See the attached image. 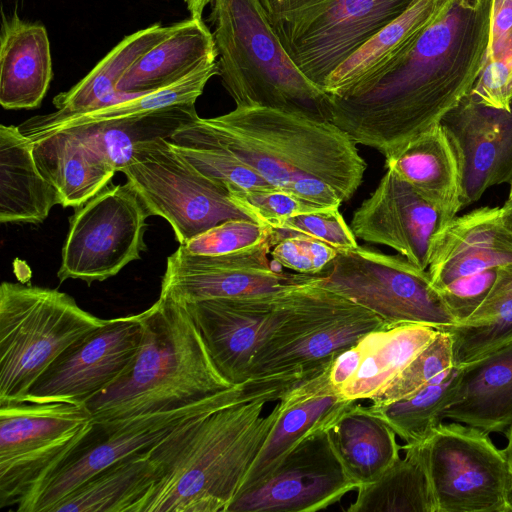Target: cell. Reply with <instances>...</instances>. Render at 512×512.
I'll list each match as a JSON object with an SVG mask.
<instances>
[{
	"mask_svg": "<svg viewBox=\"0 0 512 512\" xmlns=\"http://www.w3.org/2000/svg\"><path fill=\"white\" fill-rule=\"evenodd\" d=\"M490 13L491 0H453L393 61L329 95L330 121L384 157L440 124L480 75Z\"/></svg>",
	"mask_w": 512,
	"mask_h": 512,
	"instance_id": "cell-1",
	"label": "cell"
},
{
	"mask_svg": "<svg viewBox=\"0 0 512 512\" xmlns=\"http://www.w3.org/2000/svg\"><path fill=\"white\" fill-rule=\"evenodd\" d=\"M317 363L252 377L241 397L186 420L152 447L159 478L139 512H226L282 415L285 394Z\"/></svg>",
	"mask_w": 512,
	"mask_h": 512,
	"instance_id": "cell-2",
	"label": "cell"
},
{
	"mask_svg": "<svg viewBox=\"0 0 512 512\" xmlns=\"http://www.w3.org/2000/svg\"><path fill=\"white\" fill-rule=\"evenodd\" d=\"M204 128L272 187L321 208H340L362 183L366 162L330 121L264 107H236Z\"/></svg>",
	"mask_w": 512,
	"mask_h": 512,
	"instance_id": "cell-3",
	"label": "cell"
},
{
	"mask_svg": "<svg viewBox=\"0 0 512 512\" xmlns=\"http://www.w3.org/2000/svg\"><path fill=\"white\" fill-rule=\"evenodd\" d=\"M140 314L143 338L134 365L86 404L104 433L136 417L178 409L232 386L214 365L184 305L160 295Z\"/></svg>",
	"mask_w": 512,
	"mask_h": 512,
	"instance_id": "cell-4",
	"label": "cell"
},
{
	"mask_svg": "<svg viewBox=\"0 0 512 512\" xmlns=\"http://www.w3.org/2000/svg\"><path fill=\"white\" fill-rule=\"evenodd\" d=\"M211 3L218 75L236 107L271 108L330 121L329 95L292 61L260 0Z\"/></svg>",
	"mask_w": 512,
	"mask_h": 512,
	"instance_id": "cell-5",
	"label": "cell"
},
{
	"mask_svg": "<svg viewBox=\"0 0 512 512\" xmlns=\"http://www.w3.org/2000/svg\"><path fill=\"white\" fill-rule=\"evenodd\" d=\"M105 321L64 292L2 282L0 406L24 401L57 357Z\"/></svg>",
	"mask_w": 512,
	"mask_h": 512,
	"instance_id": "cell-6",
	"label": "cell"
},
{
	"mask_svg": "<svg viewBox=\"0 0 512 512\" xmlns=\"http://www.w3.org/2000/svg\"><path fill=\"white\" fill-rule=\"evenodd\" d=\"M86 404L0 406V508L19 504L64 465L96 428Z\"/></svg>",
	"mask_w": 512,
	"mask_h": 512,
	"instance_id": "cell-7",
	"label": "cell"
},
{
	"mask_svg": "<svg viewBox=\"0 0 512 512\" xmlns=\"http://www.w3.org/2000/svg\"><path fill=\"white\" fill-rule=\"evenodd\" d=\"M121 172L149 215L168 221L182 246L231 219L260 222L225 185L196 169L168 139L138 145Z\"/></svg>",
	"mask_w": 512,
	"mask_h": 512,
	"instance_id": "cell-8",
	"label": "cell"
},
{
	"mask_svg": "<svg viewBox=\"0 0 512 512\" xmlns=\"http://www.w3.org/2000/svg\"><path fill=\"white\" fill-rule=\"evenodd\" d=\"M315 282L375 313L387 327L421 324L444 331L457 324L428 270L400 254L360 246L338 252Z\"/></svg>",
	"mask_w": 512,
	"mask_h": 512,
	"instance_id": "cell-9",
	"label": "cell"
},
{
	"mask_svg": "<svg viewBox=\"0 0 512 512\" xmlns=\"http://www.w3.org/2000/svg\"><path fill=\"white\" fill-rule=\"evenodd\" d=\"M417 445L435 512H512L506 454L488 432L442 422Z\"/></svg>",
	"mask_w": 512,
	"mask_h": 512,
	"instance_id": "cell-10",
	"label": "cell"
},
{
	"mask_svg": "<svg viewBox=\"0 0 512 512\" xmlns=\"http://www.w3.org/2000/svg\"><path fill=\"white\" fill-rule=\"evenodd\" d=\"M415 1L322 0L270 23L295 65L323 90L339 65Z\"/></svg>",
	"mask_w": 512,
	"mask_h": 512,
	"instance_id": "cell-11",
	"label": "cell"
},
{
	"mask_svg": "<svg viewBox=\"0 0 512 512\" xmlns=\"http://www.w3.org/2000/svg\"><path fill=\"white\" fill-rule=\"evenodd\" d=\"M149 216L128 182L105 187L77 207L69 219L57 272L59 281H104L140 259L146 249L144 234Z\"/></svg>",
	"mask_w": 512,
	"mask_h": 512,
	"instance_id": "cell-12",
	"label": "cell"
},
{
	"mask_svg": "<svg viewBox=\"0 0 512 512\" xmlns=\"http://www.w3.org/2000/svg\"><path fill=\"white\" fill-rule=\"evenodd\" d=\"M312 282L273 293L184 305L214 365L231 385L247 380L252 357L294 315Z\"/></svg>",
	"mask_w": 512,
	"mask_h": 512,
	"instance_id": "cell-13",
	"label": "cell"
},
{
	"mask_svg": "<svg viewBox=\"0 0 512 512\" xmlns=\"http://www.w3.org/2000/svg\"><path fill=\"white\" fill-rule=\"evenodd\" d=\"M328 427L302 437L266 478L238 493L226 512H316L357 490Z\"/></svg>",
	"mask_w": 512,
	"mask_h": 512,
	"instance_id": "cell-14",
	"label": "cell"
},
{
	"mask_svg": "<svg viewBox=\"0 0 512 512\" xmlns=\"http://www.w3.org/2000/svg\"><path fill=\"white\" fill-rule=\"evenodd\" d=\"M252 378L199 402L142 415L105 432L101 441L80 448L34 492L17 504V512H50L61 499L89 478L131 455L151 449L186 420L222 407L241 397Z\"/></svg>",
	"mask_w": 512,
	"mask_h": 512,
	"instance_id": "cell-15",
	"label": "cell"
},
{
	"mask_svg": "<svg viewBox=\"0 0 512 512\" xmlns=\"http://www.w3.org/2000/svg\"><path fill=\"white\" fill-rule=\"evenodd\" d=\"M142 338L140 313L106 319L57 357L24 401L87 404L129 372Z\"/></svg>",
	"mask_w": 512,
	"mask_h": 512,
	"instance_id": "cell-16",
	"label": "cell"
},
{
	"mask_svg": "<svg viewBox=\"0 0 512 512\" xmlns=\"http://www.w3.org/2000/svg\"><path fill=\"white\" fill-rule=\"evenodd\" d=\"M271 236L264 242L240 251L194 254L183 246L166 261L161 296L189 303L273 293L315 280L317 275L284 272L269 259Z\"/></svg>",
	"mask_w": 512,
	"mask_h": 512,
	"instance_id": "cell-17",
	"label": "cell"
},
{
	"mask_svg": "<svg viewBox=\"0 0 512 512\" xmlns=\"http://www.w3.org/2000/svg\"><path fill=\"white\" fill-rule=\"evenodd\" d=\"M442 225L438 210L386 169L375 190L354 211L350 228L356 238L388 246L427 270L432 240Z\"/></svg>",
	"mask_w": 512,
	"mask_h": 512,
	"instance_id": "cell-18",
	"label": "cell"
},
{
	"mask_svg": "<svg viewBox=\"0 0 512 512\" xmlns=\"http://www.w3.org/2000/svg\"><path fill=\"white\" fill-rule=\"evenodd\" d=\"M459 155L463 208L487 189L512 181V106L485 107L470 93L441 121Z\"/></svg>",
	"mask_w": 512,
	"mask_h": 512,
	"instance_id": "cell-19",
	"label": "cell"
},
{
	"mask_svg": "<svg viewBox=\"0 0 512 512\" xmlns=\"http://www.w3.org/2000/svg\"><path fill=\"white\" fill-rule=\"evenodd\" d=\"M337 354L320 361L285 394V409L238 493L261 482L302 437L317 428L330 426L347 406L356 402L345 399L330 381L331 365Z\"/></svg>",
	"mask_w": 512,
	"mask_h": 512,
	"instance_id": "cell-20",
	"label": "cell"
},
{
	"mask_svg": "<svg viewBox=\"0 0 512 512\" xmlns=\"http://www.w3.org/2000/svg\"><path fill=\"white\" fill-rule=\"evenodd\" d=\"M385 168L395 172L434 206L443 224L463 209L459 155L441 123L386 156Z\"/></svg>",
	"mask_w": 512,
	"mask_h": 512,
	"instance_id": "cell-21",
	"label": "cell"
},
{
	"mask_svg": "<svg viewBox=\"0 0 512 512\" xmlns=\"http://www.w3.org/2000/svg\"><path fill=\"white\" fill-rule=\"evenodd\" d=\"M53 77L45 26L2 10L0 30V104L4 109L40 106Z\"/></svg>",
	"mask_w": 512,
	"mask_h": 512,
	"instance_id": "cell-22",
	"label": "cell"
},
{
	"mask_svg": "<svg viewBox=\"0 0 512 512\" xmlns=\"http://www.w3.org/2000/svg\"><path fill=\"white\" fill-rule=\"evenodd\" d=\"M442 419L489 434L512 424V340L460 367L456 393Z\"/></svg>",
	"mask_w": 512,
	"mask_h": 512,
	"instance_id": "cell-23",
	"label": "cell"
},
{
	"mask_svg": "<svg viewBox=\"0 0 512 512\" xmlns=\"http://www.w3.org/2000/svg\"><path fill=\"white\" fill-rule=\"evenodd\" d=\"M386 327L378 315L352 302L293 339L257 351L247 379L313 364L354 345L367 333Z\"/></svg>",
	"mask_w": 512,
	"mask_h": 512,
	"instance_id": "cell-24",
	"label": "cell"
},
{
	"mask_svg": "<svg viewBox=\"0 0 512 512\" xmlns=\"http://www.w3.org/2000/svg\"><path fill=\"white\" fill-rule=\"evenodd\" d=\"M60 205L55 188L40 173L33 141L19 126L0 125V221L39 224Z\"/></svg>",
	"mask_w": 512,
	"mask_h": 512,
	"instance_id": "cell-25",
	"label": "cell"
},
{
	"mask_svg": "<svg viewBox=\"0 0 512 512\" xmlns=\"http://www.w3.org/2000/svg\"><path fill=\"white\" fill-rule=\"evenodd\" d=\"M218 57L213 34L203 19L181 21L177 29L138 59L116 90L145 93L170 85Z\"/></svg>",
	"mask_w": 512,
	"mask_h": 512,
	"instance_id": "cell-26",
	"label": "cell"
},
{
	"mask_svg": "<svg viewBox=\"0 0 512 512\" xmlns=\"http://www.w3.org/2000/svg\"><path fill=\"white\" fill-rule=\"evenodd\" d=\"M37 167L57 191L60 205L80 207L102 191L116 171L76 135L67 130L33 142Z\"/></svg>",
	"mask_w": 512,
	"mask_h": 512,
	"instance_id": "cell-27",
	"label": "cell"
},
{
	"mask_svg": "<svg viewBox=\"0 0 512 512\" xmlns=\"http://www.w3.org/2000/svg\"><path fill=\"white\" fill-rule=\"evenodd\" d=\"M179 22L154 24L123 38L78 83L53 98L56 116H68L115 104L138 94L116 90L125 72L147 51L170 36Z\"/></svg>",
	"mask_w": 512,
	"mask_h": 512,
	"instance_id": "cell-28",
	"label": "cell"
},
{
	"mask_svg": "<svg viewBox=\"0 0 512 512\" xmlns=\"http://www.w3.org/2000/svg\"><path fill=\"white\" fill-rule=\"evenodd\" d=\"M328 432L347 472L358 486L376 481L398 458L401 446L386 421L356 402L330 424Z\"/></svg>",
	"mask_w": 512,
	"mask_h": 512,
	"instance_id": "cell-29",
	"label": "cell"
},
{
	"mask_svg": "<svg viewBox=\"0 0 512 512\" xmlns=\"http://www.w3.org/2000/svg\"><path fill=\"white\" fill-rule=\"evenodd\" d=\"M453 0H416L404 13L383 27L326 79L323 90L340 95L393 61Z\"/></svg>",
	"mask_w": 512,
	"mask_h": 512,
	"instance_id": "cell-30",
	"label": "cell"
},
{
	"mask_svg": "<svg viewBox=\"0 0 512 512\" xmlns=\"http://www.w3.org/2000/svg\"><path fill=\"white\" fill-rule=\"evenodd\" d=\"M438 331L421 324H401L367 333L357 342L360 365L340 394L356 402L379 395Z\"/></svg>",
	"mask_w": 512,
	"mask_h": 512,
	"instance_id": "cell-31",
	"label": "cell"
},
{
	"mask_svg": "<svg viewBox=\"0 0 512 512\" xmlns=\"http://www.w3.org/2000/svg\"><path fill=\"white\" fill-rule=\"evenodd\" d=\"M198 117L195 103H188L64 130L76 135L116 172H121L133 159L138 145L157 139H169L176 130Z\"/></svg>",
	"mask_w": 512,
	"mask_h": 512,
	"instance_id": "cell-32",
	"label": "cell"
},
{
	"mask_svg": "<svg viewBox=\"0 0 512 512\" xmlns=\"http://www.w3.org/2000/svg\"><path fill=\"white\" fill-rule=\"evenodd\" d=\"M159 478L150 449L124 458L101 470L50 512H139Z\"/></svg>",
	"mask_w": 512,
	"mask_h": 512,
	"instance_id": "cell-33",
	"label": "cell"
},
{
	"mask_svg": "<svg viewBox=\"0 0 512 512\" xmlns=\"http://www.w3.org/2000/svg\"><path fill=\"white\" fill-rule=\"evenodd\" d=\"M215 75H218L217 60L206 62L184 78L157 90L84 113L68 116H56L53 113L37 115L23 122L19 128L34 142L50 133L77 125L128 118L175 105L195 103Z\"/></svg>",
	"mask_w": 512,
	"mask_h": 512,
	"instance_id": "cell-34",
	"label": "cell"
},
{
	"mask_svg": "<svg viewBox=\"0 0 512 512\" xmlns=\"http://www.w3.org/2000/svg\"><path fill=\"white\" fill-rule=\"evenodd\" d=\"M453 363L462 367L512 340V263L498 267L494 284L478 309L446 330Z\"/></svg>",
	"mask_w": 512,
	"mask_h": 512,
	"instance_id": "cell-35",
	"label": "cell"
},
{
	"mask_svg": "<svg viewBox=\"0 0 512 512\" xmlns=\"http://www.w3.org/2000/svg\"><path fill=\"white\" fill-rule=\"evenodd\" d=\"M405 451L376 481L357 489L347 512H435L426 470L417 444Z\"/></svg>",
	"mask_w": 512,
	"mask_h": 512,
	"instance_id": "cell-36",
	"label": "cell"
},
{
	"mask_svg": "<svg viewBox=\"0 0 512 512\" xmlns=\"http://www.w3.org/2000/svg\"><path fill=\"white\" fill-rule=\"evenodd\" d=\"M459 377L460 367L453 366L406 398L369 407L405 444H419L443 422L442 413L454 398Z\"/></svg>",
	"mask_w": 512,
	"mask_h": 512,
	"instance_id": "cell-37",
	"label": "cell"
},
{
	"mask_svg": "<svg viewBox=\"0 0 512 512\" xmlns=\"http://www.w3.org/2000/svg\"><path fill=\"white\" fill-rule=\"evenodd\" d=\"M168 140L196 169L231 192L274 188L223 147L200 123V117L180 127Z\"/></svg>",
	"mask_w": 512,
	"mask_h": 512,
	"instance_id": "cell-38",
	"label": "cell"
},
{
	"mask_svg": "<svg viewBox=\"0 0 512 512\" xmlns=\"http://www.w3.org/2000/svg\"><path fill=\"white\" fill-rule=\"evenodd\" d=\"M484 249L512 252V230L503 220L501 207H480L443 224L433 237L428 269Z\"/></svg>",
	"mask_w": 512,
	"mask_h": 512,
	"instance_id": "cell-39",
	"label": "cell"
},
{
	"mask_svg": "<svg viewBox=\"0 0 512 512\" xmlns=\"http://www.w3.org/2000/svg\"><path fill=\"white\" fill-rule=\"evenodd\" d=\"M453 366L451 336L447 331H438L435 338L408 363L388 386L370 400L371 404H387L406 398Z\"/></svg>",
	"mask_w": 512,
	"mask_h": 512,
	"instance_id": "cell-40",
	"label": "cell"
},
{
	"mask_svg": "<svg viewBox=\"0 0 512 512\" xmlns=\"http://www.w3.org/2000/svg\"><path fill=\"white\" fill-rule=\"evenodd\" d=\"M470 95L481 105L510 111L512 106V30L487 47L480 75Z\"/></svg>",
	"mask_w": 512,
	"mask_h": 512,
	"instance_id": "cell-41",
	"label": "cell"
},
{
	"mask_svg": "<svg viewBox=\"0 0 512 512\" xmlns=\"http://www.w3.org/2000/svg\"><path fill=\"white\" fill-rule=\"evenodd\" d=\"M271 240L272 261L295 273L319 275L338 255L332 246L301 234H279L272 229Z\"/></svg>",
	"mask_w": 512,
	"mask_h": 512,
	"instance_id": "cell-42",
	"label": "cell"
},
{
	"mask_svg": "<svg viewBox=\"0 0 512 512\" xmlns=\"http://www.w3.org/2000/svg\"><path fill=\"white\" fill-rule=\"evenodd\" d=\"M271 233L272 228L261 222L231 219L198 235L183 247L194 254H227L264 242Z\"/></svg>",
	"mask_w": 512,
	"mask_h": 512,
	"instance_id": "cell-43",
	"label": "cell"
},
{
	"mask_svg": "<svg viewBox=\"0 0 512 512\" xmlns=\"http://www.w3.org/2000/svg\"><path fill=\"white\" fill-rule=\"evenodd\" d=\"M279 234L296 233L324 242L338 252L358 247L357 238L339 211L330 208L298 214L284 220L276 228Z\"/></svg>",
	"mask_w": 512,
	"mask_h": 512,
	"instance_id": "cell-44",
	"label": "cell"
},
{
	"mask_svg": "<svg viewBox=\"0 0 512 512\" xmlns=\"http://www.w3.org/2000/svg\"><path fill=\"white\" fill-rule=\"evenodd\" d=\"M231 195L240 206L271 228H276L289 217L325 209L277 188L238 190Z\"/></svg>",
	"mask_w": 512,
	"mask_h": 512,
	"instance_id": "cell-45",
	"label": "cell"
},
{
	"mask_svg": "<svg viewBox=\"0 0 512 512\" xmlns=\"http://www.w3.org/2000/svg\"><path fill=\"white\" fill-rule=\"evenodd\" d=\"M497 269L462 276L437 289L457 324L467 320L485 300L496 279Z\"/></svg>",
	"mask_w": 512,
	"mask_h": 512,
	"instance_id": "cell-46",
	"label": "cell"
},
{
	"mask_svg": "<svg viewBox=\"0 0 512 512\" xmlns=\"http://www.w3.org/2000/svg\"><path fill=\"white\" fill-rule=\"evenodd\" d=\"M360 362L361 349L357 342L335 356L330 369V381L339 393L354 377Z\"/></svg>",
	"mask_w": 512,
	"mask_h": 512,
	"instance_id": "cell-47",
	"label": "cell"
},
{
	"mask_svg": "<svg viewBox=\"0 0 512 512\" xmlns=\"http://www.w3.org/2000/svg\"><path fill=\"white\" fill-rule=\"evenodd\" d=\"M512 30V0H491L488 47L495 45Z\"/></svg>",
	"mask_w": 512,
	"mask_h": 512,
	"instance_id": "cell-48",
	"label": "cell"
},
{
	"mask_svg": "<svg viewBox=\"0 0 512 512\" xmlns=\"http://www.w3.org/2000/svg\"><path fill=\"white\" fill-rule=\"evenodd\" d=\"M270 22L285 19L322 0H260Z\"/></svg>",
	"mask_w": 512,
	"mask_h": 512,
	"instance_id": "cell-49",
	"label": "cell"
},
{
	"mask_svg": "<svg viewBox=\"0 0 512 512\" xmlns=\"http://www.w3.org/2000/svg\"><path fill=\"white\" fill-rule=\"evenodd\" d=\"M212 0H184L191 18L202 19L204 8Z\"/></svg>",
	"mask_w": 512,
	"mask_h": 512,
	"instance_id": "cell-50",
	"label": "cell"
},
{
	"mask_svg": "<svg viewBox=\"0 0 512 512\" xmlns=\"http://www.w3.org/2000/svg\"><path fill=\"white\" fill-rule=\"evenodd\" d=\"M507 439L506 447L504 448L509 471H510V489H511V503H512V424L503 432Z\"/></svg>",
	"mask_w": 512,
	"mask_h": 512,
	"instance_id": "cell-51",
	"label": "cell"
},
{
	"mask_svg": "<svg viewBox=\"0 0 512 512\" xmlns=\"http://www.w3.org/2000/svg\"><path fill=\"white\" fill-rule=\"evenodd\" d=\"M501 209L505 224L512 230V201L507 200Z\"/></svg>",
	"mask_w": 512,
	"mask_h": 512,
	"instance_id": "cell-52",
	"label": "cell"
},
{
	"mask_svg": "<svg viewBox=\"0 0 512 512\" xmlns=\"http://www.w3.org/2000/svg\"><path fill=\"white\" fill-rule=\"evenodd\" d=\"M509 201H512V181L510 183V190H509V195H508V199Z\"/></svg>",
	"mask_w": 512,
	"mask_h": 512,
	"instance_id": "cell-53",
	"label": "cell"
}]
</instances>
